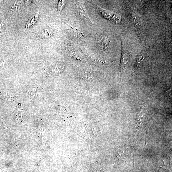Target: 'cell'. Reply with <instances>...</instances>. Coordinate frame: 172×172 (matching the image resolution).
Segmentation results:
<instances>
[{
	"label": "cell",
	"mask_w": 172,
	"mask_h": 172,
	"mask_svg": "<svg viewBox=\"0 0 172 172\" xmlns=\"http://www.w3.org/2000/svg\"><path fill=\"white\" fill-rule=\"evenodd\" d=\"M128 56L126 54L123 55L121 60V66L122 69L125 68L127 66L128 62Z\"/></svg>",
	"instance_id": "6da1fadb"
},
{
	"label": "cell",
	"mask_w": 172,
	"mask_h": 172,
	"mask_svg": "<svg viewBox=\"0 0 172 172\" xmlns=\"http://www.w3.org/2000/svg\"><path fill=\"white\" fill-rule=\"evenodd\" d=\"M47 33H52V31L51 29H44L43 32H41V36L43 37H50L47 34Z\"/></svg>",
	"instance_id": "7a4b0ae2"
},
{
	"label": "cell",
	"mask_w": 172,
	"mask_h": 172,
	"mask_svg": "<svg viewBox=\"0 0 172 172\" xmlns=\"http://www.w3.org/2000/svg\"><path fill=\"white\" fill-rule=\"evenodd\" d=\"M144 59V57L143 55H140L138 57V58L137 63H136V69L139 66V65L141 64V63L142 62L143 60Z\"/></svg>",
	"instance_id": "3957f363"
},
{
	"label": "cell",
	"mask_w": 172,
	"mask_h": 172,
	"mask_svg": "<svg viewBox=\"0 0 172 172\" xmlns=\"http://www.w3.org/2000/svg\"><path fill=\"white\" fill-rule=\"evenodd\" d=\"M25 1L26 5V6L29 5L31 2V1Z\"/></svg>",
	"instance_id": "277c9868"
}]
</instances>
